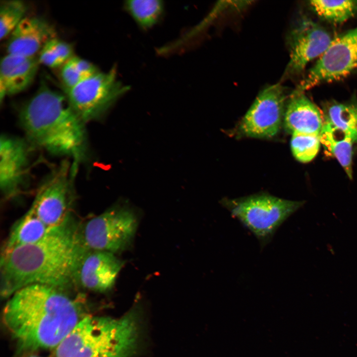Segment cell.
Here are the masks:
<instances>
[{"mask_svg": "<svg viewBox=\"0 0 357 357\" xmlns=\"http://www.w3.org/2000/svg\"><path fill=\"white\" fill-rule=\"evenodd\" d=\"M66 288L34 284L9 298L2 312L4 324L19 349H55L86 314L83 298Z\"/></svg>", "mask_w": 357, "mask_h": 357, "instance_id": "cell-1", "label": "cell"}, {"mask_svg": "<svg viewBox=\"0 0 357 357\" xmlns=\"http://www.w3.org/2000/svg\"><path fill=\"white\" fill-rule=\"evenodd\" d=\"M79 223L71 214L38 241L1 255V296L9 298L34 284L73 287V272L81 249L77 238Z\"/></svg>", "mask_w": 357, "mask_h": 357, "instance_id": "cell-2", "label": "cell"}, {"mask_svg": "<svg viewBox=\"0 0 357 357\" xmlns=\"http://www.w3.org/2000/svg\"><path fill=\"white\" fill-rule=\"evenodd\" d=\"M19 116L30 144L54 155L71 157L73 163H78L86 148L85 123L65 95L42 82Z\"/></svg>", "mask_w": 357, "mask_h": 357, "instance_id": "cell-3", "label": "cell"}, {"mask_svg": "<svg viewBox=\"0 0 357 357\" xmlns=\"http://www.w3.org/2000/svg\"><path fill=\"white\" fill-rule=\"evenodd\" d=\"M142 332L139 305L119 319L87 315L55 349L53 357H132Z\"/></svg>", "mask_w": 357, "mask_h": 357, "instance_id": "cell-4", "label": "cell"}, {"mask_svg": "<svg viewBox=\"0 0 357 357\" xmlns=\"http://www.w3.org/2000/svg\"><path fill=\"white\" fill-rule=\"evenodd\" d=\"M221 203L253 234L263 248L270 242L279 228L304 202L260 193L236 199L225 198Z\"/></svg>", "mask_w": 357, "mask_h": 357, "instance_id": "cell-5", "label": "cell"}, {"mask_svg": "<svg viewBox=\"0 0 357 357\" xmlns=\"http://www.w3.org/2000/svg\"><path fill=\"white\" fill-rule=\"evenodd\" d=\"M137 227L136 217L126 206H114L84 222H79L77 238L84 249L113 253L127 249Z\"/></svg>", "mask_w": 357, "mask_h": 357, "instance_id": "cell-6", "label": "cell"}, {"mask_svg": "<svg viewBox=\"0 0 357 357\" xmlns=\"http://www.w3.org/2000/svg\"><path fill=\"white\" fill-rule=\"evenodd\" d=\"M128 89L118 79L113 67L107 72L99 71L65 92L70 106L85 123L102 117Z\"/></svg>", "mask_w": 357, "mask_h": 357, "instance_id": "cell-7", "label": "cell"}, {"mask_svg": "<svg viewBox=\"0 0 357 357\" xmlns=\"http://www.w3.org/2000/svg\"><path fill=\"white\" fill-rule=\"evenodd\" d=\"M77 167L64 162L40 185L29 209L50 228L60 225L71 214L73 178Z\"/></svg>", "mask_w": 357, "mask_h": 357, "instance_id": "cell-8", "label": "cell"}, {"mask_svg": "<svg viewBox=\"0 0 357 357\" xmlns=\"http://www.w3.org/2000/svg\"><path fill=\"white\" fill-rule=\"evenodd\" d=\"M357 69V27L333 39L296 90L305 92L344 78Z\"/></svg>", "mask_w": 357, "mask_h": 357, "instance_id": "cell-9", "label": "cell"}, {"mask_svg": "<svg viewBox=\"0 0 357 357\" xmlns=\"http://www.w3.org/2000/svg\"><path fill=\"white\" fill-rule=\"evenodd\" d=\"M290 94L281 83L264 88L240 122L238 127L240 133L245 136L256 138H270L275 136L283 122Z\"/></svg>", "mask_w": 357, "mask_h": 357, "instance_id": "cell-10", "label": "cell"}, {"mask_svg": "<svg viewBox=\"0 0 357 357\" xmlns=\"http://www.w3.org/2000/svg\"><path fill=\"white\" fill-rule=\"evenodd\" d=\"M333 39L324 28L310 18L298 19L287 37L289 60L281 81L300 74L309 62L325 52Z\"/></svg>", "mask_w": 357, "mask_h": 357, "instance_id": "cell-11", "label": "cell"}, {"mask_svg": "<svg viewBox=\"0 0 357 357\" xmlns=\"http://www.w3.org/2000/svg\"><path fill=\"white\" fill-rule=\"evenodd\" d=\"M123 264L112 252L81 247L73 272V286L94 292H107L114 287Z\"/></svg>", "mask_w": 357, "mask_h": 357, "instance_id": "cell-12", "label": "cell"}, {"mask_svg": "<svg viewBox=\"0 0 357 357\" xmlns=\"http://www.w3.org/2000/svg\"><path fill=\"white\" fill-rule=\"evenodd\" d=\"M28 143L15 137L1 135L0 187L4 198L17 196L23 187L29 165Z\"/></svg>", "mask_w": 357, "mask_h": 357, "instance_id": "cell-13", "label": "cell"}, {"mask_svg": "<svg viewBox=\"0 0 357 357\" xmlns=\"http://www.w3.org/2000/svg\"><path fill=\"white\" fill-rule=\"evenodd\" d=\"M55 38V29L47 20L37 16H25L9 35L7 53L36 57L49 41Z\"/></svg>", "mask_w": 357, "mask_h": 357, "instance_id": "cell-14", "label": "cell"}, {"mask_svg": "<svg viewBox=\"0 0 357 357\" xmlns=\"http://www.w3.org/2000/svg\"><path fill=\"white\" fill-rule=\"evenodd\" d=\"M283 123L286 130L292 134H320L325 119L322 111L304 92L295 89L288 98Z\"/></svg>", "mask_w": 357, "mask_h": 357, "instance_id": "cell-15", "label": "cell"}, {"mask_svg": "<svg viewBox=\"0 0 357 357\" xmlns=\"http://www.w3.org/2000/svg\"><path fill=\"white\" fill-rule=\"evenodd\" d=\"M40 63L37 57H25L7 54L0 66V100L20 93L34 81Z\"/></svg>", "mask_w": 357, "mask_h": 357, "instance_id": "cell-16", "label": "cell"}, {"mask_svg": "<svg viewBox=\"0 0 357 357\" xmlns=\"http://www.w3.org/2000/svg\"><path fill=\"white\" fill-rule=\"evenodd\" d=\"M51 229L28 210L13 225L2 246L1 255L38 241Z\"/></svg>", "mask_w": 357, "mask_h": 357, "instance_id": "cell-17", "label": "cell"}, {"mask_svg": "<svg viewBox=\"0 0 357 357\" xmlns=\"http://www.w3.org/2000/svg\"><path fill=\"white\" fill-rule=\"evenodd\" d=\"M320 142L327 153L335 157L350 179L353 178V141L325 121L320 133Z\"/></svg>", "mask_w": 357, "mask_h": 357, "instance_id": "cell-18", "label": "cell"}, {"mask_svg": "<svg viewBox=\"0 0 357 357\" xmlns=\"http://www.w3.org/2000/svg\"><path fill=\"white\" fill-rule=\"evenodd\" d=\"M325 121L357 143V101L327 103L322 111Z\"/></svg>", "mask_w": 357, "mask_h": 357, "instance_id": "cell-19", "label": "cell"}, {"mask_svg": "<svg viewBox=\"0 0 357 357\" xmlns=\"http://www.w3.org/2000/svg\"><path fill=\"white\" fill-rule=\"evenodd\" d=\"M309 5L318 16L334 24L345 22L357 12V0H313Z\"/></svg>", "mask_w": 357, "mask_h": 357, "instance_id": "cell-20", "label": "cell"}, {"mask_svg": "<svg viewBox=\"0 0 357 357\" xmlns=\"http://www.w3.org/2000/svg\"><path fill=\"white\" fill-rule=\"evenodd\" d=\"M125 6L136 22L142 28H150L158 22L164 11L162 1L132 0L126 1Z\"/></svg>", "mask_w": 357, "mask_h": 357, "instance_id": "cell-21", "label": "cell"}, {"mask_svg": "<svg viewBox=\"0 0 357 357\" xmlns=\"http://www.w3.org/2000/svg\"><path fill=\"white\" fill-rule=\"evenodd\" d=\"M27 7L20 0H1L0 4V38L9 36L26 16Z\"/></svg>", "mask_w": 357, "mask_h": 357, "instance_id": "cell-22", "label": "cell"}, {"mask_svg": "<svg viewBox=\"0 0 357 357\" xmlns=\"http://www.w3.org/2000/svg\"><path fill=\"white\" fill-rule=\"evenodd\" d=\"M320 144V134H318L295 133L291 140L293 155L302 163L309 162L314 158Z\"/></svg>", "mask_w": 357, "mask_h": 357, "instance_id": "cell-23", "label": "cell"}, {"mask_svg": "<svg viewBox=\"0 0 357 357\" xmlns=\"http://www.w3.org/2000/svg\"><path fill=\"white\" fill-rule=\"evenodd\" d=\"M60 74L65 91L72 89L84 80L70 60L61 66Z\"/></svg>", "mask_w": 357, "mask_h": 357, "instance_id": "cell-24", "label": "cell"}, {"mask_svg": "<svg viewBox=\"0 0 357 357\" xmlns=\"http://www.w3.org/2000/svg\"><path fill=\"white\" fill-rule=\"evenodd\" d=\"M48 44L63 64L74 56L73 47L67 42L55 38L49 41Z\"/></svg>", "mask_w": 357, "mask_h": 357, "instance_id": "cell-25", "label": "cell"}, {"mask_svg": "<svg viewBox=\"0 0 357 357\" xmlns=\"http://www.w3.org/2000/svg\"><path fill=\"white\" fill-rule=\"evenodd\" d=\"M40 64L50 68H57L64 64L53 51L48 42L43 47L38 57Z\"/></svg>", "mask_w": 357, "mask_h": 357, "instance_id": "cell-26", "label": "cell"}, {"mask_svg": "<svg viewBox=\"0 0 357 357\" xmlns=\"http://www.w3.org/2000/svg\"><path fill=\"white\" fill-rule=\"evenodd\" d=\"M70 61L84 79L94 75L100 71L91 62L78 57L74 56Z\"/></svg>", "mask_w": 357, "mask_h": 357, "instance_id": "cell-27", "label": "cell"}, {"mask_svg": "<svg viewBox=\"0 0 357 357\" xmlns=\"http://www.w3.org/2000/svg\"><path fill=\"white\" fill-rule=\"evenodd\" d=\"M37 357L36 356H29V357Z\"/></svg>", "mask_w": 357, "mask_h": 357, "instance_id": "cell-28", "label": "cell"}]
</instances>
